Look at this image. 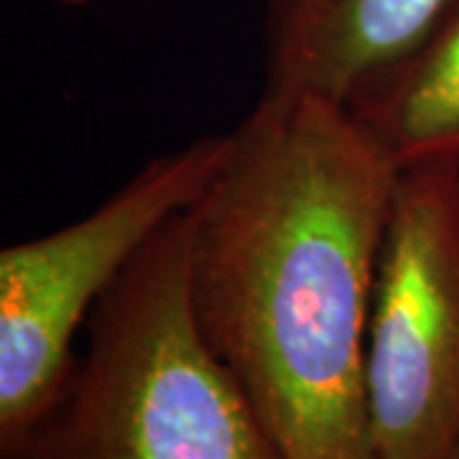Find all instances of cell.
I'll return each mask as SVG.
<instances>
[{
    "label": "cell",
    "instance_id": "8992f818",
    "mask_svg": "<svg viewBox=\"0 0 459 459\" xmlns=\"http://www.w3.org/2000/svg\"><path fill=\"white\" fill-rule=\"evenodd\" d=\"M347 108L401 171L459 174V0Z\"/></svg>",
    "mask_w": 459,
    "mask_h": 459
},
{
    "label": "cell",
    "instance_id": "6da1fadb",
    "mask_svg": "<svg viewBox=\"0 0 459 459\" xmlns=\"http://www.w3.org/2000/svg\"><path fill=\"white\" fill-rule=\"evenodd\" d=\"M398 171L347 105L258 98L184 210L197 325L283 459H376L368 322Z\"/></svg>",
    "mask_w": 459,
    "mask_h": 459
},
{
    "label": "cell",
    "instance_id": "3957f363",
    "mask_svg": "<svg viewBox=\"0 0 459 459\" xmlns=\"http://www.w3.org/2000/svg\"><path fill=\"white\" fill-rule=\"evenodd\" d=\"M225 151L228 133L202 135L148 161L82 220L0 250V457H16L59 403L80 327L148 240L199 197Z\"/></svg>",
    "mask_w": 459,
    "mask_h": 459
},
{
    "label": "cell",
    "instance_id": "7a4b0ae2",
    "mask_svg": "<svg viewBox=\"0 0 459 459\" xmlns=\"http://www.w3.org/2000/svg\"><path fill=\"white\" fill-rule=\"evenodd\" d=\"M13 459H283L199 329L184 212L100 299L65 395Z\"/></svg>",
    "mask_w": 459,
    "mask_h": 459
},
{
    "label": "cell",
    "instance_id": "5b68a950",
    "mask_svg": "<svg viewBox=\"0 0 459 459\" xmlns=\"http://www.w3.org/2000/svg\"><path fill=\"white\" fill-rule=\"evenodd\" d=\"M455 0H265L263 100L350 105L403 59Z\"/></svg>",
    "mask_w": 459,
    "mask_h": 459
},
{
    "label": "cell",
    "instance_id": "277c9868",
    "mask_svg": "<svg viewBox=\"0 0 459 459\" xmlns=\"http://www.w3.org/2000/svg\"><path fill=\"white\" fill-rule=\"evenodd\" d=\"M376 459H455L459 437V174L398 171L368 322Z\"/></svg>",
    "mask_w": 459,
    "mask_h": 459
},
{
    "label": "cell",
    "instance_id": "ba28073f",
    "mask_svg": "<svg viewBox=\"0 0 459 459\" xmlns=\"http://www.w3.org/2000/svg\"><path fill=\"white\" fill-rule=\"evenodd\" d=\"M455 459H459V437H457V446H455Z\"/></svg>",
    "mask_w": 459,
    "mask_h": 459
},
{
    "label": "cell",
    "instance_id": "52a82bcc",
    "mask_svg": "<svg viewBox=\"0 0 459 459\" xmlns=\"http://www.w3.org/2000/svg\"><path fill=\"white\" fill-rule=\"evenodd\" d=\"M56 3H62V5H72V8H77V5H87L90 0H56Z\"/></svg>",
    "mask_w": 459,
    "mask_h": 459
}]
</instances>
